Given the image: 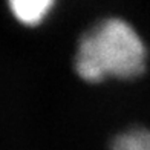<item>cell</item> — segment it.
<instances>
[{
    "label": "cell",
    "instance_id": "1",
    "mask_svg": "<svg viewBox=\"0 0 150 150\" xmlns=\"http://www.w3.org/2000/svg\"><path fill=\"white\" fill-rule=\"evenodd\" d=\"M150 51L138 28L121 16H104L78 35L72 69L80 81L98 86L136 81L149 69Z\"/></svg>",
    "mask_w": 150,
    "mask_h": 150
},
{
    "label": "cell",
    "instance_id": "2",
    "mask_svg": "<svg viewBox=\"0 0 150 150\" xmlns=\"http://www.w3.org/2000/svg\"><path fill=\"white\" fill-rule=\"evenodd\" d=\"M11 18L25 29H38L55 16L58 0H5Z\"/></svg>",
    "mask_w": 150,
    "mask_h": 150
},
{
    "label": "cell",
    "instance_id": "3",
    "mask_svg": "<svg viewBox=\"0 0 150 150\" xmlns=\"http://www.w3.org/2000/svg\"><path fill=\"white\" fill-rule=\"evenodd\" d=\"M107 150H150V129L141 124L121 129L110 138Z\"/></svg>",
    "mask_w": 150,
    "mask_h": 150
}]
</instances>
